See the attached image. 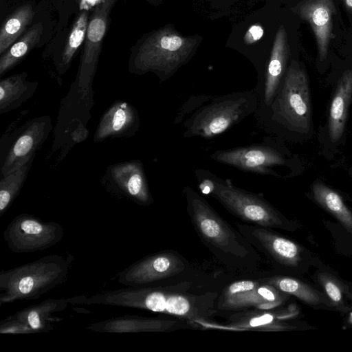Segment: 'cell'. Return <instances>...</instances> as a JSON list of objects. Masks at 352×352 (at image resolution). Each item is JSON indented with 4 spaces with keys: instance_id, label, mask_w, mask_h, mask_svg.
<instances>
[{
    "instance_id": "obj_10",
    "label": "cell",
    "mask_w": 352,
    "mask_h": 352,
    "mask_svg": "<svg viewBox=\"0 0 352 352\" xmlns=\"http://www.w3.org/2000/svg\"><path fill=\"white\" fill-rule=\"evenodd\" d=\"M250 110L245 96H229L200 109L191 118L185 135L211 138L238 122Z\"/></svg>"
},
{
    "instance_id": "obj_25",
    "label": "cell",
    "mask_w": 352,
    "mask_h": 352,
    "mask_svg": "<svg viewBox=\"0 0 352 352\" xmlns=\"http://www.w3.org/2000/svg\"><path fill=\"white\" fill-rule=\"evenodd\" d=\"M34 14L32 6L25 4L5 19L0 30L1 55L19 39V36L32 22Z\"/></svg>"
},
{
    "instance_id": "obj_29",
    "label": "cell",
    "mask_w": 352,
    "mask_h": 352,
    "mask_svg": "<svg viewBox=\"0 0 352 352\" xmlns=\"http://www.w3.org/2000/svg\"><path fill=\"white\" fill-rule=\"evenodd\" d=\"M317 278L331 305L340 311H348L346 304V291L342 282L326 272H319Z\"/></svg>"
},
{
    "instance_id": "obj_13",
    "label": "cell",
    "mask_w": 352,
    "mask_h": 352,
    "mask_svg": "<svg viewBox=\"0 0 352 352\" xmlns=\"http://www.w3.org/2000/svg\"><path fill=\"white\" fill-rule=\"evenodd\" d=\"M211 157L215 161L239 169L263 175L274 173L272 170L273 166L285 163L280 153L263 145L217 151Z\"/></svg>"
},
{
    "instance_id": "obj_24",
    "label": "cell",
    "mask_w": 352,
    "mask_h": 352,
    "mask_svg": "<svg viewBox=\"0 0 352 352\" xmlns=\"http://www.w3.org/2000/svg\"><path fill=\"white\" fill-rule=\"evenodd\" d=\"M311 192L314 200L352 234V212L344 203L341 196L320 182L312 184Z\"/></svg>"
},
{
    "instance_id": "obj_17",
    "label": "cell",
    "mask_w": 352,
    "mask_h": 352,
    "mask_svg": "<svg viewBox=\"0 0 352 352\" xmlns=\"http://www.w3.org/2000/svg\"><path fill=\"white\" fill-rule=\"evenodd\" d=\"M179 321L162 318L124 315L91 323L86 328L102 333L165 332L174 329Z\"/></svg>"
},
{
    "instance_id": "obj_8",
    "label": "cell",
    "mask_w": 352,
    "mask_h": 352,
    "mask_svg": "<svg viewBox=\"0 0 352 352\" xmlns=\"http://www.w3.org/2000/svg\"><path fill=\"white\" fill-rule=\"evenodd\" d=\"M190 263L173 250H164L148 255L131 264L116 275L117 281L126 287H143L184 273Z\"/></svg>"
},
{
    "instance_id": "obj_33",
    "label": "cell",
    "mask_w": 352,
    "mask_h": 352,
    "mask_svg": "<svg viewBox=\"0 0 352 352\" xmlns=\"http://www.w3.org/2000/svg\"><path fill=\"white\" fill-rule=\"evenodd\" d=\"M349 321L352 324V312L349 315Z\"/></svg>"
},
{
    "instance_id": "obj_1",
    "label": "cell",
    "mask_w": 352,
    "mask_h": 352,
    "mask_svg": "<svg viewBox=\"0 0 352 352\" xmlns=\"http://www.w3.org/2000/svg\"><path fill=\"white\" fill-rule=\"evenodd\" d=\"M186 283L174 286L160 284L143 287H126L102 291L90 296L68 298L69 303L104 305L150 311L171 315L184 320L195 327L218 329L213 320L217 312V292L197 294L187 292Z\"/></svg>"
},
{
    "instance_id": "obj_4",
    "label": "cell",
    "mask_w": 352,
    "mask_h": 352,
    "mask_svg": "<svg viewBox=\"0 0 352 352\" xmlns=\"http://www.w3.org/2000/svg\"><path fill=\"white\" fill-rule=\"evenodd\" d=\"M204 194L217 199L230 213L252 225L293 230L296 226L261 197L222 182L213 175L199 184Z\"/></svg>"
},
{
    "instance_id": "obj_30",
    "label": "cell",
    "mask_w": 352,
    "mask_h": 352,
    "mask_svg": "<svg viewBox=\"0 0 352 352\" xmlns=\"http://www.w3.org/2000/svg\"><path fill=\"white\" fill-rule=\"evenodd\" d=\"M88 12L83 11L74 24L61 56V66L66 67L70 63L76 52L85 38L88 26Z\"/></svg>"
},
{
    "instance_id": "obj_31",
    "label": "cell",
    "mask_w": 352,
    "mask_h": 352,
    "mask_svg": "<svg viewBox=\"0 0 352 352\" xmlns=\"http://www.w3.org/2000/svg\"><path fill=\"white\" fill-rule=\"evenodd\" d=\"M263 33V28L261 25L259 24H254L246 31L243 41L247 45L253 44L262 38Z\"/></svg>"
},
{
    "instance_id": "obj_28",
    "label": "cell",
    "mask_w": 352,
    "mask_h": 352,
    "mask_svg": "<svg viewBox=\"0 0 352 352\" xmlns=\"http://www.w3.org/2000/svg\"><path fill=\"white\" fill-rule=\"evenodd\" d=\"M30 162L2 177L0 182V217L7 211L20 191L30 167Z\"/></svg>"
},
{
    "instance_id": "obj_34",
    "label": "cell",
    "mask_w": 352,
    "mask_h": 352,
    "mask_svg": "<svg viewBox=\"0 0 352 352\" xmlns=\"http://www.w3.org/2000/svg\"><path fill=\"white\" fill-rule=\"evenodd\" d=\"M349 174L352 176V168L349 169Z\"/></svg>"
},
{
    "instance_id": "obj_16",
    "label": "cell",
    "mask_w": 352,
    "mask_h": 352,
    "mask_svg": "<svg viewBox=\"0 0 352 352\" xmlns=\"http://www.w3.org/2000/svg\"><path fill=\"white\" fill-rule=\"evenodd\" d=\"M50 124L49 118L36 119L17 136L1 163L2 177L31 161L33 153L45 141L50 131Z\"/></svg>"
},
{
    "instance_id": "obj_12",
    "label": "cell",
    "mask_w": 352,
    "mask_h": 352,
    "mask_svg": "<svg viewBox=\"0 0 352 352\" xmlns=\"http://www.w3.org/2000/svg\"><path fill=\"white\" fill-rule=\"evenodd\" d=\"M116 1L102 0L95 8L88 23L78 76L79 85L82 87H87L94 75L107 30L108 16Z\"/></svg>"
},
{
    "instance_id": "obj_19",
    "label": "cell",
    "mask_w": 352,
    "mask_h": 352,
    "mask_svg": "<svg viewBox=\"0 0 352 352\" xmlns=\"http://www.w3.org/2000/svg\"><path fill=\"white\" fill-rule=\"evenodd\" d=\"M67 298H50L12 314L32 333L49 332L61 318L55 314L66 309Z\"/></svg>"
},
{
    "instance_id": "obj_23",
    "label": "cell",
    "mask_w": 352,
    "mask_h": 352,
    "mask_svg": "<svg viewBox=\"0 0 352 352\" xmlns=\"http://www.w3.org/2000/svg\"><path fill=\"white\" fill-rule=\"evenodd\" d=\"M258 279L311 306L327 305V302H330L325 294H323L302 280L292 276L274 275Z\"/></svg>"
},
{
    "instance_id": "obj_26",
    "label": "cell",
    "mask_w": 352,
    "mask_h": 352,
    "mask_svg": "<svg viewBox=\"0 0 352 352\" xmlns=\"http://www.w3.org/2000/svg\"><path fill=\"white\" fill-rule=\"evenodd\" d=\"M43 30L42 23L32 26L10 49L0 58V74L13 67L40 41Z\"/></svg>"
},
{
    "instance_id": "obj_2",
    "label": "cell",
    "mask_w": 352,
    "mask_h": 352,
    "mask_svg": "<svg viewBox=\"0 0 352 352\" xmlns=\"http://www.w3.org/2000/svg\"><path fill=\"white\" fill-rule=\"evenodd\" d=\"M186 210L202 243L229 270L255 273L261 264L258 251L190 187L184 188Z\"/></svg>"
},
{
    "instance_id": "obj_27",
    "label": "cell",
    "mask_w": 352,
    "mask_h": 352,
    "mask_svg": "<svg viewBox=\"0 0 352 352\" xmlns=\"http://www.w3.org/2000/svg\"><path fill=\"white\" fill-rule=\"evenodd\" d=\"M32 92V85L30 87L28 85L22 74L2 80L0 83L1 112L16 107L27 99Z\"/></svg>"
},
{
    "instance_id": "obj_9",
    "label": "cell",
    "mask_w": 352,
    "mask_h": 352,
    "mask_svg": "<svg viewBox=\"0 0 352 352\" xmlns=\"http://www.w3.org/2000/svg\"><path fill=\"white\" fill-rule=\"evenodd\" d=\"M289 295L259 279L234 281L226 286L217 302V309L241 311L253 309L270 310L279 307Z\"/></svg>"
},
{
    "instance_id": "obj_14",
    "label": "cell",
    "mask_w": 352,
    "mask_h": 352,
    "mask_svg": "<svg viewBox=\"0 0 352 352\" xmlns=\"http://www.w3.org/2000/svg\"><path fill=\"white\" fill-rule=\"evenodd\" d=\"M298 314L297 307L290 305L287 308L270 310L253 309L231 314L226 325L221 329L259 331H285L296 329V327L289 322Z\"/></svg>"
},
{
    "instance_id": "obj_21",
    "label": "cell",
    "mask_w": 352,
    "mask_h": 352,
    "mask_svg": "<svg viewBox=\"0 0 352 352\" xmlns=\"http://www.w3.org/2000/svg\"><path fill=\"white\" fill-rule=\"evenodd\" d=\"M289 53L286 30L284 25H281L274 38L266 72L264 100L267 105L272 102L279 86L286 67Z\"/></svg>"
},
{
    "instance_id": "obj_5",
    "label": "cell",
    "mask_w": 352,
    "mask_h": 352,
    "mask_svg": "<svg viewBox=\"0 0 352 352\" xmlns=\"http://www.w3.org/2000/svg\"><path fill=\"white\" fill-rule=\"evenodd\" d=\"M198 41V38L183 36L170 27L159 29L140 46L134 65L142 72L168 76L189 59Z\"/></svg>"
},
{
    "instance_id": "obj_3",
    "label": "cell",
    "mask_w": 352,
    "mask_h": 352,
    "mask_svg": "<svg viewBox=\"0 0 352 352\" xmlns=\"http://www.w3.org/2000/svg\"><path fill=\"white\" fill-rule=\"evenodd\" d=\"M73 256L51 254L0 272V305L36 300L67 279Z\"/></svg>"
},
{
    "instance_id": "obj_6",
    "label": "cell",
    "mask_w": 352,
    "mask_h": 352,
    "mask_svg": "<svg viewBox=\"0 0 352 352\" xmlns=\"http://www.w3.org/2000/svg\"><path fill=\"white\" fill-rule=\"evenodd\" d=\"M278 113L292 130L307 133L311 127V110L307 76L292 60L278 98Z\"/></svg>"
},
{
    "instance_id": "obj_18",
    "label": "cell",
    "mask_w": 352,
    "mask_h": 352,
    "mask_svg": "<svg viewBox=\"0 0 352 352\" xmlns=\"http://www.w3.org/2000/svg\"><path fill=\"white\" fill-rule=\"evenodd\" d=\"M111 172L118 195L140 205L148 206L153 202L140 163L119 164L115 165Z\"/></svg>"
},
{
    "instance_id": "obj_7",
    "label": "cell",
    "mask_w": 352,
    "mask_h": 352,
    "mask_svg": "<svg viewBox=\"0 0 352 352\" xmlns=\"http://www.w3.org/2000/svg\"><path fill=\"white\" fill-rule=\"evenodd\" d=\"M63 226L34 215L21 214L14 217L3 232L8 248L15 253H33L57 244L63 238Z\"/></svg>"
},
{
    "instance_id": "obj_22",
    "label": "cell",
    "mask_w": 352,
    "mask_h": 352,
    "mask_svg": "<svg viewBox=\"0 0 352 352\" xmlns=\"http://www.w3.org/2000/svg\"><path fill=\"white\" fill-rule=\"evenodd\" d=\"M136 121V113L127 102H119L109 108L102 118L97 129L95 140L101 141L109 137L126 133Z\"/></svg>"
},
{
    "instance_id": "obj_11",
    "label": "cell",
    "mask_w": 352,
    "mask_h": 352,
    "mask_svg": "<svg viewBox=\"0 0 352 352\" xmlns=\"http://www.w3.org/2000/svg\"><path fill=\"white\" fill-rule=\"evenodd\" d=\"M236 229L258 251L273 264L295 268L301 262L303 249L296 243L272 230V228L236 223Z\"/></svg>"
},
{
    "instance_id": "obj_32",
    "label": "cell",
    "mask_w": 352,
    "mask_h": 352,
    "mask_svg": "<svg viewBox=\"0 0 352 352\" xmlns=\"http://www.w3.org/2000/svg\"><path fill=\"white\" fill-rule=\"evenodd\" d=\"M340 1L346 9L350 12H352V0H339Z\"/></svg>"
},
{
    "instance_id": "obj_15",
    "label": "cell",
    "mask_w": 352,
    "mask_h": 352,
    "mask_svg": "<svg viewBox=\"0 0 352 352\" xmlns=\"http://www.w3.org/2000/svg\"><path fill=\"white\" fill-rule=\"evenodd\" d=\"M293 11L311 26L316 38L320 60L327 58L332 38V19L336 13L333 0H301Z\"/></svg>"
},
{
    "instance_id": "obj_20",
    "label": "cell",
    "mask_w": 352,
    "mask_h": 352,
    "mask_svg": "<svg viewBox=\"0 0 352 352\" xmlns=\"http://www.w3.org/2000/svg\"><path fill=\"white\" fill-rule=\"evenodd\" d=\"M352 98V69L345 70L339 78L329 113V134L331 142L342 136Z\"/></svg>"
}]
</instances>
